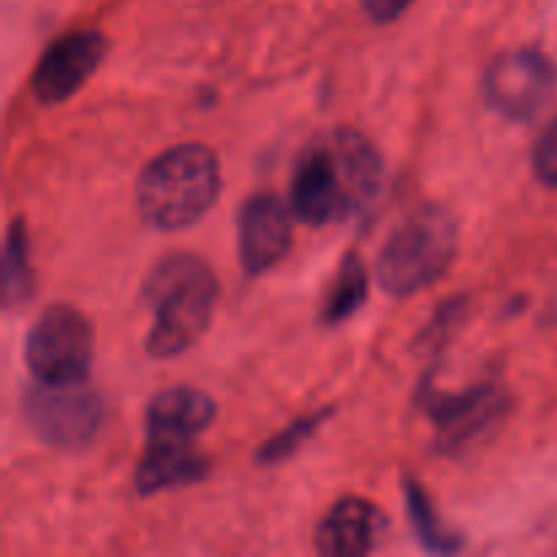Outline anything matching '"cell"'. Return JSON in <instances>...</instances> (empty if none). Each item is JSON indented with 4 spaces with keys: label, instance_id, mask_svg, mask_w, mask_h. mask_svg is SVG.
Here are the masks:
<instances>
[{
    "label": "cell",
    "instance_id": "obj_10",
    "mask_svg": "<svg viewBox=\"0 0 557 557\" xmlns=\"http://www.w3.org/2000/svg\"><path fill=\"white\" fill-rule=\"evenodd\" d=\"M294 243L292 212L275 194H256L237 218L239 264L248 275H264L281 264Z\"/></svg>",
    "mask_w": 557,
    "mask_h": 557
},
{
    "label": "cell",
    "instance_id": "obj_16",
    "mask_svg": "<svg viewBox=\"0 0 557 557\" xmlns=\"http://www.w3.org/2000/svg\"><path fill=\"white\" fill-rule=\"evenodd\" d=\"M36 288V275L30 264V239L22 218L11 221L3 245V297L9 308L27 302Z\"/></svg>",
    "mask_w": 557,
    "mask_h": 557
},
{
    "label": "cell",
    "instance_id": "obj_6",
    "mask_svg": "<svg viewBox=\"0 0 557 557\" xmlns=\"http://www.w3.org/2000/svg\"><path fill=\"white\" fill-rule=\"evenodd\" d=\"M417 406L435 424V449L457 455L476 444L495 424L504 422L511 400L504 386L476 384L462 392H441L424 379L417 392Z\"/></svg>",
    "mask_w": 557,
    "mask_h": 557
},
{
    "label": "cell",
    "instance_id": "obj_9",
    "mask_svg": "<svg viewBox=\"0 0 557 557\" xmlns=\"http://www.w3.org/2000/svg\"><path fill=\"white\" fill-rule=\"evenodd\" d=\"M109 41L98 30H76L49 44L33 71L30 90L41 107H58L85 87L107 58Z\"/></svg>",
    "mask_w": 557,
    "mask_h": 557
},
{
    "label": "cell",
    "instance_id": "obj_12",
    "mask_svg": "<svg viewBox=\"0 0 557 557\" xmlns=\"http://www.w3.org/2000/svg\"><path fill=\"white\" fill-rule=\"evenodd\" d=\"M384 517L370 500L346 495L315 528V549L326 557H359L379 547Z\"/></svg>",
    "mask_w": 557,
    "mask_h": 557
},
{
    "label": "cell",
    "instance_id": "obj_14",
    "mask_svg": "<svg viewBox=\"0 0 557 557\" xmlns=\"http://www.w3.org/2000/svg\"><path fill=\"white\" fill-rule=\"evenodd\" d=\"M403 498H406V511L408 520H411L413 533H417V542L422 544L428 553L435 555H451L462 549V536L457 531H451L444 520H441L438 509L430 500L428 490L422 487V482L413 476L403 479Z\"/></svg>",
    "mask_w": 557,
    "mask_h": 557
},
{
    "label": "cell",
    "instance_id": "obj_20",
    "mask_svg": "<svg viewBox=\"0 0 557 557\" xmlns=\"http://www.w3.org/2000/svg\"><path fill=\"white\" fill-rule=\"evenodd\" d=\"M417 0H362V9L375 25H389V22L400 20Z\"/></svg>",
    "mask_w": 557,
    "mask_h": 557
},
{
    "label": "cell",
    "instance_id": "obj_5",
    "mask_svg": "<svg viewBox=\"0 0 557 557\" xmlns=\"http://www.w3.org/2000/svg\"><path fill=\"white\" fill-rule=\"evenodd\" d=\"M92 359H96V332L90 319L74 305H49L27 332L25 362L38 384H85L90 379Z\"/></svg>",
    "mask_w": 557,
    "mask_h": 557
},
{
    "label": "cell",
    "instance_id": "obj_19",
    "mask_svg": "<svg viewBox=\"0 0 557 557\" xmlns=\"http://www.w3.org/2000/svg\"><path fill=\"white\" fill-rule=\"evenodd\" d=\"M533 172H536L539 183L557 188V120L544 128L533 147Z\"/></svg>",
    "mask_w": 557,
    "mask_h": 557
},
{
    "label": "cell",
    "instance_id": "obj_15",
    "mask_svg": "<svg viewBox=\"0 0 557 557\" xmlns=\"http://www.w3.org/2000/svg\"><path fill=\"white\" fill-rule=\"evenodd\" d=\"M370 292V275L364 261L357 253L343 256L341 267H337L335 277H332L330 288H326L324 305H321V324L337 326L346 324L348 319L362 310V305L368 302Z\"/></svg>",
    "mask_w": 557,
    "mask_h": 557
},
{
    "label": "cell",
    "instance_id": "obj_2",
    "mask_svg": "<svg viewBox=\"0 0 557 557\" xmlns=\"http://www.w3.org/2000/svg\"><path fill=\"white\" fill-rule=\"evenodd\" d=\"M218 277L196 253H169L145 277L141 302L152 310L145 348L152 359L188 351L210 326L218 305Z\"/></svg>",
    "mask_w": 557,
    "mask_h": 557
},
{
    "label": "cell",
    "instance_id": "obj_11",
    "mask_svg": "<svg viewBox=\"0 0 557 557\" xmlns=\"http://www.w3.org/2000/svg\"><path fill=\"white\" fill-rule=\"evenodd\" d=\"M210 457L201 455L190 438H150L147 451L136 466L134 487L141 498L183 490L210 476Z\"/></svg>",
    "mask_w": 557,
    "mask_h": 557
},
{
    "label": "cell",
    "instance_id": "obj_1",
    "mask_svg": "<svg viewBox=\"0 0 557 557\" xmlns=\"http://www.w3.org/2000/svg\"><path fill=\"white\" fill-rule=\"evenodd\" d=\"M384 185L381 152L362 131L330 128L299 152L292 210L308 226H330L368 210Z\"/></svg>",
    "mask_w": 557,
    "mask_h": 557
},
{
    "label": "cell",
    "instance_id": "obj_17",
    "mask_svg": "<svg viewBox=\"0 0 557 557\" xmlns=\"http://www.w3.org/2000/svg\"><path fill=\"white\" fill-rule=\"evenodd\" d=\"M330 417H332V408H321V411L308 413V417L292 422L288 428H283L281 433H275L272 438H267L264 444L259 446V451H256V462L270 468V466H281V462L292 460V457L297 455V451L302 449L315 433H319V428Z\"/></svg>",
    "mask_w": 557,
    "mask_h": 557
},
{
    "label": "cell",
    "instance_id": "obj_8",
    "mask_svg": "<svg viewBox=\"0 0 557 557\" xmlns=\"http://www.w3.org/2000/svg\"><path fill=\"white\" fill-rule=\"evenodd\" d=\"M557 87V69L549 54L536 47L500 52L482 79L484 103L511 123L536 117Z\"/></svg>",
    "mask_w": 557,
    "mask_h": 557
},
{
    "label": "cell",
    "instance_id": "obj_18",
    "mask_svg": "<svg viewBox=\"0 0 557 557\" xmlns=\"http://www.w3.org/2000/svg\"><path fill=\"white\" fill-rule=\"evenodd\" d=\"M462 319H466V299L457 297L444 302L438 308V313L433 315V321L428 324V330L422 332V337H419V346H428L438 351L441 346L449 343L446 337H449L451 330H457V324H460Z\"/></svg>",
    "mask_w": 557,
    "mask_h": 557
},
{
    "label": "cell",
    "instance_id": "obj_7",
    "mask_svg": "<svg viewBox=\"0 0 557 557\" xmlns=\"http://www.w3.org/2000/svg\"><path fill=\"white\" fill-rule=\"evenodd\" d=\"M22 413L38 441L60 451H79L101 433L107 408L101 395L85 384L49 386L36 381V386L25 392Z\"/></svg>",
    "mask_w": 557,
    "mask_h": 557
},
{
    "label": "cell",
    "instance_id": "obj_4",
    "mask_svg": "<svg viewBox=\"0 0 557 557\" xmlns=\"http://www.w3.org/2000/svg\"><path fill=\"white\" fill-rule=\"evenodd\" d=\"M460 245V226L441 205L413 210L381 248L375 277L389 297H411L446 275Z\"/></svg>",
    "mask_w": 557,
    "mask_h": 557
},
{
    "label": "cell",
    "instance_id": "obj_3",
    "mask_svg": "<svg viewBox=\"0 0 557 557\" xmlns=\"http://www.w3.org/2000/svg\"><path fill=\"white\" fill-rule=\"evenodd\" d=\"M221 196V163L201 141H183L152 158L136 183V207L147 226L183 232Z\"/></svg>",
    "mask_w": 557,
    "mask_h": 557
},
{
    "label": "cell",
    "instance_id": "obj_13",
    "mask_svg": "<svg viewBox=\"0 0 557 557\" xmlns=\"http://www.w3.org/2000/svg\"><path fill=\"white\" fill-rule=\"evenodd\" d=\"M218 417V406L207 392L194 386H172L147 403L145 428L150 438H190L205 433Z\"/></svg>",
    "mask_w": 557,
    "mask_h": 557
}]
</instances>
